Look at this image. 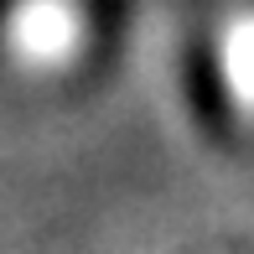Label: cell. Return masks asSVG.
Returning <instances> with one entry per match:
<instances>
[{
	"label": "cell",
	"mask_w": 254,
	"mask_h": 254,
	"mask_svg": "<svg viewBox=\"0 0 254 254\" xmlns=\"http://www.w3.org/2000/svg\"><path fill=\"white\" fill-rule=\"evenodd\" d=\"M228 83L239 94V109L254 114V16H244L228 37Z\"/></svg>",
	"instance_id": "6da1fadb"
}]
</instances>
